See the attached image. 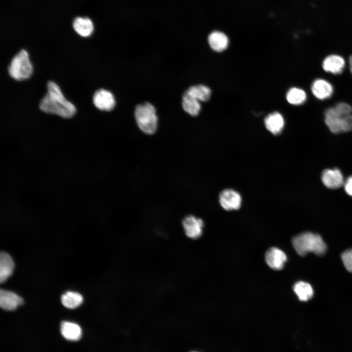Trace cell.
Wrapping results in <instances>:
<instances>
[{
  "instance_id": "cell-1",
  "label": "cell",
  "mask_w": 352,
  "mask_h": 352,
  "mask_svg": "<svg viewBox=\"0 0 352 352\" xmlns=\"http://www.w3.org/2000/svg\"><path fill=\"white\" fill-rule=\"evenodd\" d=\"M47 92L40 101L39 108L43 112L54 115L65 119L73 118L77 112L74 104L65 96L60 86L49 80L47 83Z\"/></svg>"
},
{
  "instance_id": "cell-2",
  "label": "cell",
  "mask_w": 352,
  "mask_h": 352,
  "mask_svg": "<svg viewBox=\"0 0 352 352\" xmlns=\"http://www.w3.org/2000/svg\"><path fill=\"white\" fill-rule=\"evenodd\" d=\"M293 246L301 256L313 252L317 255L325 254L327 247L321 237L317 234L304 232L295 236L292 240Z\"/></svg>"
},
{
  "instance_id": "cell-3",
  "label": "cell",
  "mask_w": 352,
  "mask_h": 352,
  "mask_svg": "<svg viewBox=\"0 0 352 352\" xmlns=\"http://www.w3.org/2000/svg\"><path fill=\"white\" fill-rule=\"evenodd\" d=\"M34 67L26 50L22 49L12 58L7 67L9 76L15 81L21 82L31 78Z\"/></svg>"
},
{
  "instance_id": "cell-4",
  "label": "cell",
  "mask_w": 352,
  "mask_h": 352,
  "mask_svg": "<svg viewBox=\"0 0 352 352\" xmlns=\"http://www.w3.org/2000/svg\"><path fill=\"white\" fill-rule=\"evenodd\" d=\"M134 116L138 127L143 132L148 134L155 132L158 120L153 105L148 102L138 105L135 109Z\"/></svg>"
},
{
  "instance_id": "cell-5",
  "label": "cell",
  "mask_w": 352,
  "mask_h": 352,
  "mask_svg": "<svg viewBox=\"0 0 352 352\" xmlns=\"http://www.w3.org/2000/svg\"><path fill=\"white\" fill-rule=\"evenodd\" d=\"M325 122L330 131L334 133L352 130V115L342 116L335 111L333 107L326 110Z\"/></svg>"
},
{
  "instance_id": "cell-6",
  "label": "cell",
  "mask_w": 352,
  "mask_h": 352,
  "mask_svg": "<svg viewBox=\"0 0 352 352\" xmlns=\"http://www.w3.org/2000/svg\"><path fill=\"white\" fill-rule=\"evenodd\" d=\"M92 101L93 106L100 111H110L115 106L113 94L103 88H99L94 92Z\"/></svg>"
},
{
  "instance_id": "cell-7",
  "label": "cell",
  "mask_w": 352,
  "mask_h": 352,
  "mask_svg": "<svg viewBox=\"0 0 352 352\" xmlns=\"http://www.w3.org/2000/svg\"><path fill=\"white\" fill-rule=\"evenodd\" d=\"M219 199L220 206L227 211L239 209L242 202L240 193L232 189H226L221 191Z\"/></svg>"
},
{
  "instance_id": "cell-8",
  "label": "cell",
  "mask_w": 352,
  "mask_h": 352,
  "mask_svg": "<svg viewBox=\"0 0 352 352\" xmlns=\"http://www.w3.org/2000/svg\"><path fill=\"white\" fill-rule=\"evenodd\" d=\"M182 225L185 234L189 238L196 239L202 234L203 221L193 215L186 216L182 221Z\"/></svg>"
},
{
  "instance_id": "cell-9",
  "label": "cell",
  "mask_w": 352,
  "mask_h": 352,
  "mask_svg": "<svg viewBox=\"0 0 352 352\" xmlns=\"http://www.w3.org/2000/svg\"><path fill=\"white\" fill-rule=\"evenodd\" d=\"M324 185L328 188L336 189L344 184V179L341 171L338 169H326L321 174Z\"/></svg>"
},
{
  "instance_id": "cell-10",
  "label": "cell",
  "mask_w": 352,
  "mask_h": 352,
  "mask_svg": "<svg viewBox=\"0 0 352 352\" xmlns=\"http://www.w3.org/2000/svg\"><path fill=\"white\" fill-rule=\"evenodd\" d=\"M23 302V299L16 293L0 289V306L2 309L8 311L14 310L22 305Z\"/></svg>"
},
{
  "instance_id": "cell-11",
  "label": "cell",
  "mask_w": 352,
  "mask_h": 352,
  "mask_svg": "<svg viewBox=\"0 0 352 352\" xmlns=\"http://www.w3.org/2000/svg\"><path fill=\"white\" fill-rule=\"evenodd\" d=\"M286 254L276 247L269 249L265 253V261L268 265L273 269L280 270L283 268L286 261Z\"/></svg>"
},
{
  "instance_id": "cell-12",
  "label": "cell",
  "mask_w": 352,
  "mask_h": 352,
  "mask_svg": "<svg viewBox=\"0 0 352 352\" xmlns=\"http://www.w3.org/2000/svg\"><path fill=\"white\" fill-rule=\"evenodd\" d=\"M345 66V62L344 59L339 55L334 54L327 56L322 64V67L325 71L334 74L341 73Z\"/></svg>"
},
{
  "instance_id": "cell-13",
  "label": "cell",
  "mask_w": 352,
  "mask_h": 352,
  "mask_svg": "<svg viewBox=\"0 0 352 352\" xmlns=\"http://www.w3.org/2000/svg\"><path fill=\"white\" fill-rule=\"evenodd\" d=\"M264 122L266 129L274 135L281 133L285 126L284 119L278 112L269 114L265 118Z\"/></svg>"
},
{
  "instance_id": "cell-14",
  "label": "cell",
  "mask_w": 352,
  "mask_h": 352,
  "mask_svg": "<svg viewBox=\"0 0 352 352\" xmlns=\"http://www.w3.org/2000/svg\"><path fill=\"white\" fill-rule=\"evenodd\" d=\"M311 91L318 99L324 100L330 97L333 93V87L328 81L322 79L315 80L311 86Z\"/></svg>"
},
{
  "instance_id": "cell-15",
  "label": "cell",
  "mask_w": 352,
  "mask_h": 352,
  "mask_svg": "<svg viewBox=\"0 0 352 352\" xmlns=\"http://www.w3.org/2000/svg\"><path fill=\"white\" fill-rule=\"evenodd\" d=\"M60 330L62 336L69 341H78L82 336V331L81 327L73 322H62L61 324Z\"/></svg>"
},
{
  "instance_id": "cell-16",
  "label": "cell",
  "mask_w": 352,
  "mask_h": 352,
  "mask_svg": "<svg viewBox=\"0 0 352 352\" xmlns=\"http://www.w3.org/2000/svg\"><path fill=\"white\" fill-rule=\"evenodd\" d=\"M209 44L211 48L217 52H222L228 47L229 40L223 32L214 31L211 33L208 38Z\"/></svg>"
},
{
  "instance_id": "cell-17",
  "label": "cell",
  "mask_w": 352,
  "mask_h": 352,
  "mask_svg": "<svg viewBox=\"0 0 352 352\" xmlns=\"http://www.w3.org/2000/svg\"><path fill=\"white\" fill-rule=\"evenodd\" d=\"M72 25L76 33L83 38L91 36L94 30L93 23L88 18H76L74 20Z\"/></svg>"
},
{
  "instance_id": "cell-18",
  "label": "cell",
  "mask_w": 352,
  "mask_h": 352,
  "mask_svg": "<svg viewBox=\"0 0 352 352\" xmlns=\"http://www.w3.org/2000/svg\"><path fill=\"white\" fill-rule=\"evenodd\" d=\"M14 268V261L8 253L0 254V282L4 283L12 274Z\"/></svg>"
},
{
  "instance_id": "cell-19",
  "label": "cell",
  "mask_w": 352,
  "mask_h": 352,
  "mask_svg": "<svg viewBox=\"0 0 352 352\" xmlns=\"http://www.w3.org/2000/svg\"><path fill=\"white\" fill-rule=\"evenodd\" d=\"M184 92L198 101L202 102L208 101L211 95L210 88L203 85L192 86Z\"/></svg>"
},
{
  "instance_id": "cell-20",
  "label": "cell",
  "mask_w": 352,
  "mask_h": 352,
  "mask_svg": "<svg viewBox=\"0 0 352 352\" xmlns=\"http://www.w3.org/2000/svg\"><path fill=\"white\" fill-rule=\"evenodd\" d=\"M182 106L187 113L193 116L198 115L201 110L199 101L185 92L182 96Z\"/></svg>"
},
{
  "instance_id": "cell-21",
  "label": "cell",
  "mask_w": 352,
  "mask_h": 352,
  "mask_svg": "<svg viewBox=\"0 0 352 352\" xmlns=\"http://www.w3.org/2000/svg\"><path fill=\"white\" fill-rule=\"evenodd\" d=\"M293 290L301 301H307L313 295V290L310 285L303 281L295 283L293 286Z\"/></svg>"
},
{
  "instance_id": "cell-22",
  "label": "cell",
  "mask_w": 352,
  "mask_h": 352,
  "mask_svg": "<svg viewBox=\"0 0 352 352\" xmlns=\"http://www.w3.org/2000/svg\"><path fill=\"white\" fill-rule=\"evenodd\" d=\"M83 296L79 293L73 291H67L61 297L62 304L66 308H75L79 306L83 302Z\"/></svg>"
},
{
  "instance_id": "cell-23",
  "label": "cell",
  "mask_w": 352,
  "mask_h": 352,
  "mask_svg": "<svg viewBox=\"0 0 352 352\" xmlns=\"http://www.w3.org/2000/svg\"><path fill=\"white\" fill-rule=\"evenodd\" d=\"M286 98L290 104L299 105L305 102L307 95L303 89L298 88H292L287 92Z\"/></svg>"
},
{
  "instance_id": "cell-24",
  "label": "cell",
  "mask_w": 352,
  "mask_h": 352,
  "mask_svg": "<svg viewBox=\"0 0 352 352\" xmlns=\"http://www.w3.org/2000/svg\"><path fill=\"white\" fill-rule=\"evenodd\" d=\"M341 259L346 269L352 272V248L345 251L341 255Z\"/></svg>"
},
{
  "instance_id": "cell-25",
  "label": "cell",
  "mask_w": 352,
  "mask_h": 352,
  "mask_svg": "<svg viewBox=\"0 0 352 352\" xmlns=\"http://www.w3.org/2000/svg\"><path fill=\"white\" fill-rule=\"evenodd\" d=\"M333 108L339 114L342 116L351 114L352 112V107L346 103L341 102L338 103Z\"/></svg>"
},
{
  "instance_id": "cell-26",
  "label": "cell",
  "mask_w": 352,
  "mask_h": 352,
  "mask_svg": "<svg viewBox=\"0 0 352 352\" xmlns=\"http://www.w3.org/2000/svg\"><path fill=\"white\" fill-rule=\"evenodd\" d=\"M344 189L348 195L352 196V176L348 177L344 183Z\"/></svg>"
},
{
  "instance_id": "cell-27",
  "label": "cell",
  "mask_w": 352,
  "mask_h": 352,
  "mask_svg": "<svg viewBox=\"0 0 352 352\" xmlns=\"http://www.w3.org/2000/svg\"><path fill=\"white\" fill-rule=\"evenodd\" d=\"M349 65L350 71L352 74V55H351L349 58Z\"/></svg>"
},
{
  "instance_id": "cell-28",
  "label": "cell",
  "mask_w": 352,
  "mask_h": 352,
  "mask_svg": "<svg viewBox=\"0 0 352 352\" xmlns=\"http://www.w3.org/2000/svg\"><path fill=\"white\" fill-rule=\"evenodd\" d=\"M198 352L193 351V352Z\"/></svg>"
}]
</instances>
